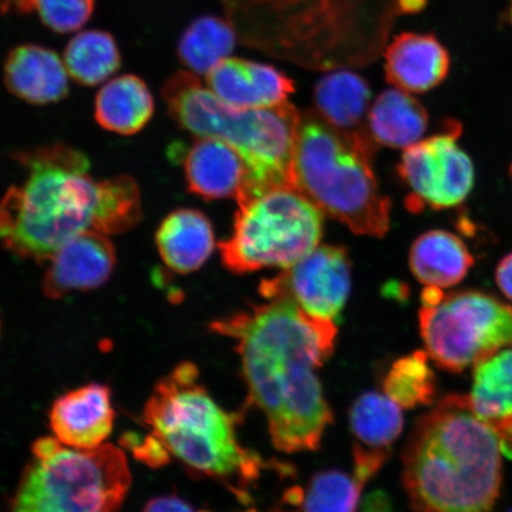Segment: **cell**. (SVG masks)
I'll return each mask as SVG.
<instances>
[{
	"mask_svg": "<svg viewBox=\"0 0 512 512\" xmlns=\"http://www.w3.org/2000/svg\"><path fill=\"white\" fill-rule=\"evenodd\" d=\"M362 489L355 476L324 471L312 478L300 502L304 512H356Z\"/></svg>",
	"mask_w": 512,
	"mask_h": 512,
	"instance_id": "f1b7e54d",
	"label": "cell"
},
{
	"mask_svg": "<svg viewBox=\"0 0 512 512\" xmlns=\"http://www.w3.org/2000/svg\"><path fill=\"white\" fill-rule=\"evenodd\" d=\"M6 88L31 105H50L67 98L69 81L61 57L38 44H22L10 51L4 64Z\"/></svg>",
	"mask_w": 512,
	"mask_h": 512,
	"instance_id": "ac0fdd59",
	"label": "cell"
},
{
	"mask_svg": "<svg viewBox=\"0 0 512 512\" xmlns=\"http://www.w3.org/2000/svg\"><path fill=\"white\" fill-rule=\"evenodd\" d=\"M16 9L24 14L36 11L48 29L69 34L92 17L94 0H19Z\"/></svg>",
	"mask_w": 512,
	"mask_h": 512,
	"instance_id": "f546056e",
	"label": "cell"
},
{
	"mask_svg": "<svg viewBox=\"0 0 512 512\" xmlns=\"http://www.w3.org/2000/svg\"><path fill=\"white\" fill-rule=\"evenodd\" d=\"M451 57L437 37L402 32L384 53V74L390 85L408 93H426L445 81Z\"/></svg>",
	"mask_w": 512,
	"mask_h": 512,
	"instance_id": "e0dca14e",
	"label": "cell"
},
{
	"mask_svg": "<svg viewBox=\"0 0 512 512\" xmlns=\"http://www.w3.org/2000/svg\"><path fill=\"white\" fill-rule=\"evenodd\" d=\"M142 197L138 184L130 176H118L100 182V203L94 230L118 235L136 227L142 220Z\"/></svg>",
	"mask_w": 512,
	"mask_h": 512,
	"instance_id": "4316f807",
	"label": "cell"
},
{
	"mask_svg": "<svg viewBox=\"0 0 512 512\" xmlns=\"http://www.w3.org/2000/svg\"><path fill=\"white\" fill-rule=\"evenodd\" d=\"M419 322L426 354L452 373L512 347V307L483 292L445 294L438 304L422 306Z\"/></svg>",
	"mask_w": 512,
	"mask_h": 512,
	"instance_id": "9c48e42d",
	"label": "cell"
},
{
	"mask_svg": "<svg viewBox=\"0 0 512 512\" xmlns=\"http://www.w3.org/2000/svg\"><path fill=\"white\" fill-rule=\"evenodd\" d=\"M236 35L232 25L216 16H202L189 24L179 38V60L194 74H208L233 53Z\"/></svg>",
	"mask_w": 512,
	"mask_h": 512,
	"instance_id": "484cf974",
	"label": "cell"
},
{
	"mask_svg": "<svg viewBox=\"0 0 512 512\" xmlns=\"http://www.w3.org/2000/svg\"><path fill=\"white\" fill-rule=\"evenodd\" d=\"M427 126L425 107L402 89H387L370 107L368 127L376 144L407 149L420 142Z\"/></svg>",
	"mask_w": 512,
	"mask_h": 512,
	"instance_id": "cb8c5ba5",
	"label": "cell"
},
{
	"mask_svg": "<svg viewBox=\"0 0 512 512\" xmlns=\"http://www.w3.org/2000/svg\"><path fill=\"white\" fill-rule=\"evenodd\" d=\"M313 101L320 117L338 131L374 142L368 127L371 89L362 76L349 70L323 76L313 89Z\"/></svg>",
	"mask_w": 512,
	"mask_h": 512,
	"instance_id": "d6986e66",
	"label": "cell"
},
{
	"mask_svg": "<svg viewBox=\"0 0 512 512\" xmlns=\"http://www.w3.org/2000/svg\"><path fill=\"white\" fill-rule=\"evenodd\" d=\"M401 409L387 395L376 392L364 393L351 408L355 478L363 486L386 463L390 448L403 430Z\"/></svg>",
	"mask_w": 512,
	"mask_h": 512,
	"instance_id": "9a60e30c",
	"label": "cell"
},
{
	"mask_svg": "<svg viewBox=\"0 0 512 512\" xmlns=\"http://www.w3.org/2000/svg\"><path fill=\"white\" fill-rule=\"evenodd\" d=\"M210 330L236 342L249 394L266 415L274 446L316 451L332 424L318 370L335 350L334 320L274 299L216 320Z\"/></svg>",
	"mask_w": 512,
	"mask_h": 512,
	"instance_id": "6da1fadb",
	"label": "cell"
},
{
	"mask_svg": "<svg viewBox=\"0 0 512 512\" xmlns=\"http://www.w3.org/2000/svg\"><path fill=\"white\" fill-rule=\"evenodd\" d=\"M384 393L401 408L430 405L435 395V376L426 352L415 351L393 364L383 383Z\"/></svg>",
	"mask_w": 512,
	"mask_h": 512,
	"instance_id": "83f0119b",
	"label": "cell"
},
{
	"mask_svg": "<svg viewBox=\"0 0 512 512\" xmlns=\"http://www.w3.org/2000/svg\"><path fill=\"white\" fill-rule=\"evenodd\" d=\"M475 260L458 236L431 230L415 240L409 252L414 277L425 286L447 288L460 283Z\"/></svg>",
	"mask_w": 512,
	"mask_h": 512,
	"instance_id": "7402d4cb",
	"label": "cell"
},
{
	"mask_svg": "<svg viewBox=\"0 0 512 512\" xmlns=\"http://www.w3.org/2000/svg\"><path fill=\"white\" fill-rule=\"evenodd\" d=\"M188 190L207 201L234 198L236 202L254 191L251 170L241 153L219 139L198 138L183 153Z\"/></svg>",
	"mask_w": 512,
	"mask_h": 512,
	"instance_id": "4fadbf2b",
	"label": "cell"
},
{
	"mask_svg": "<svg viewBox=\"0 0 512 512\" xmlns=\"http://www.w3.org/2000/svg\"><path fill=\"white\" fill-rule=\"evenodd\" d=\"M375 150L374 142L338 131L316 111L300 113L291 185L352 233L382 238L392 203L374 174Z\"/></svg>",
	"mask_w": 512,
	"mask_h": 512,
	"instance_id": "277c9868",
	"label": "cell"
},
{
	"mask_svg": "<svg viewBox=\"0 0 512 512\" xmlns=\"http://www.w3.org/2000/svg\"><path fill=\"white\" fill-rule=\"evenodd\" d=\"M19 0H0V14L16 9Z\"/></svg>",
	"mask_w": 512,
	"mask_h": 512,
	"instance_id": "836d02e7",
	"label": "cell"
},
{
	"mask_svg": "<svg viewBox=\"0 0 512 512\" xmlns=\"http://www.w3.org/2000/svg\"><path fill=\"white\" fill-rule=\"evenodd\" d=\"M49 420L54 437L64 446L94 450L104 445L115 420L110 388L89 383L70 390L54 402Z\"/></svg>",
	"mask_w": 512,
	"mask_h": 512,
	"instance_id": "5bb4252c",
	"label": "cell"
},
{
	"mask_svg": "<svg viewBox=\"0 0 512 512\" xmlns=\"http://www.w3.org/2000/svg\"><path fill=\"white\" fill-rule=\"evenodd\" d=\"M351 262L347 249L320 246L272 279L262 280L259 291L268 300H290L320 318L339 316L349 298Z\"/></svg>",
	"mask_w": 512,
	"mask_h": 512,
	"instance_id": "8fae6325",
	"label": "cell"
},
{
	"mask_svg": "<svg viewBox=\"0 0 512 512\" xmlns=\"http://www.w3.org/2000/svg\"><path fill=\"white\" fill-rule=\"evenodd\" d=\"M510 172H511V177H512V165H511V170H510Z\"/></svg>",
	"mask_w": 512,
	"mask_h": 512,
	"instance_id": "e575fe53",
	"label": "cell"
},
{
	"mask_svg": "<svg viewBox=\"0 0 512 512\" xmlns=\"http://www.w3.org/2000/svg\"><path fill=\"white\" fill-rule=\"evenodd\" d=\"M143 512H197L190 504L176 496L153 498L146 504Z\"/></svg>",
	"mask_w": 512,
	"mask_h": 512,
	"instance_id": "4dcf8cb0",
	"label": "cell"
},
{
	"mask_svg": "<svg viewBox=\"0 0 512 512\" xmlns=\"http://www.w3.org/2000/svg\"><path fill=\"white\" fill-rule=\"evenodd\" d=\"M508 512H512V509H510Z\"/></svg>",
	"mask_w": 512,
	"mask_h": 512,
	"instance_id": "d590c367",
	"label": "cell"
},
{
	"mask_svg": "<svg viewBox=\"0 0 512 512\" xmlns=\"http://www.w3.org/2000/svg\"><path fill=\"white\" fill-rule=\"evenodd\" d=\"M469 399L473 411L497 433L505 456L512 458V349L477 364Z\"/></svg>",
	"mask_w": 512,
	"mask_h": 512,
	"instance_id": "44dd1931",
	"label": "cell"
},
{
	"mask_svg": "<svg viewBox=\"0 0 512 512\" xmlns=\"http://www.w3.org/2000/svg\"><path fill=\"white\" fill-rule=\"evenodd\" d=\"M9 512H117L131 486L121 448L75 450L55 437L32 446Z\"/></svg>",
	"mask_w": 512,
	"mask_h": 512,
	"instance_id": "52a82bcc",
	"label": "cell"
},
{
	"mask_svg": "<svg viewBox=\"0 0 512 512\" xmlns=\"http://www.w3.org/2000/svg\"><path fill=\"white\" fill-rule=\"evenodd\" d=\"M63 61L74 81L94 87L118 72L121 54L110 32L87 30L68 43Z\"/></svg>",
	"mask_w": 512,
	"mask_h": 512,
	"instance_id": "d4e9b609",
	"label": "cell"
},
{
	"mask_svg": "<svg viewBox=\"0 0 512 512\" xmlns=\"http://www.w3.org/2000/svg\"><path fill=\"white\" fill-rule=\"evenodd\" d=\"M170 117L198 138L233 146L251 170L254 192L291 185V165L300 113L287 104L236 108L204 87L194 73L177 72L164 83Z\"/></svg>",
	"mask_w": 512,
	"mask_h": 512,
	"instance_id": "8992f818",
	"label": "cell"
},
{
	"mask_svg": "<svg viewBox=\"0 0 512 512\" xmlns=\"http://www.w3.org/2000/svg\"><path fill=\"white\" fill-rule=\"evenodd\" d=\"M213 226L195 209H177L165 217L156 233L164 264L179 274L200 270L215 248Z\"/></svg>",
	"mask_w": 512,
	"mask_h": 512,
	"instance_id": "ffe728a7",
	"label": "cell"
},
{
	"mask_svg": "<svg viewBox=\"0 0 512 512\" xmlns=\"http://www.w3.org/2000/svg\"><path fill=\"white\" fill-rule=\"evenodd\" d=\"M496 283L504 296L512 300V253L499 262L496 270Z\"/></svg>",
	"mask_w": 512,
	"mask_h": 512,
	"instance_id": "1f68e13d",
	"label": "cell"
},
{
	"mask_svg": "<svg viewBox=\"0 0 512 512\" xmlns=\"http://www.w3.org/2000/svg\"><path fill=\"white\" fill-rule=\"evenodd\" d=\"M217 98L236 108H268L285 104L296 87L270 64L227 57L207 74Z\"/></svg>",
	"mask_w": 512,
	"mask_h": 512,
	"instance_id": "2e32d148",
	"label": "cell"
},
{
	"mask_svg": "<svg viewBox=\"0 0 512 512\" xmlns=\"http://www.w3.org/2000/svg\"><path fill=\"white\" fill-rule=\"evenodd\" d=\"M155 100L144 80L127 74L107 82L96 95L95 120L105 130L133 136L150 123Z\"/></svg>",
	"mask_w": 512,
	"mask_h": 512,
	"instance_id": "603a6c76",
	"label": "cell"
},
{
	"mask_svg": "<svg viewBox=\"0 0 512 512\" xmlns=\"http://www.w3.org/2000/svg\"><path fill=\"white\" fill-rule=\"evenodd\" d=\"M462 127L448 123L444 132L407 147L398 166L409 192L408 210L451 209L463 203L475 184L472 160L460 149Z\"/></svg>",
	"mask_w": 512,
	"mask_h": 512,
	"instance_id": "30bf717a",
	"label": "cell"
},
{
	"mask_svg": "<svg viewBox=\"0 0 512 512\" xmlns=\"http://www.w3.org/2000/svg\"><path fill=\"white\" fill-rule=\"evenodd\" d=\"M502 445L469 396L448 395L421 416L403 454L416 512H491L502 485Z\"/></svg>",
	"mask_w": 512,
	"mask_h": 512,
	"instance_id": "7a4b0ae2",
	"label": "cell"
},
{
	"mask_svg": "<svg viewBox=\"0 0 512 512\" xmlns=\"http://www.w3.org/2000/svg\"><path fill=\"white\" fill-rule=\"evenodd\" d=\"M427 2L428 0H396V5L401 14L413 15L425 10Z\"/></svg>",
	"mask_w": 512,
	"mask_h": 512,
	"instance_id": "d6a6232c",
	"label": "cell"
},
{
	"mask_svg": "<svg viewBox=\"0 0 512 512\" xmlns=\"http://www.w3.org/2000/svg\"><path fill=\"white\" fill-rule=\"evenodd\" d=\"M44 264V294L57 300L104 285L114 271L117 255L108 235L89 229L64 243Z\"/></svg>",
	"mask_w": 512,
	"mask_h": 512,
	"instance_id": "7c38bea8",
	"label": "cell"
},
{
	"mask_svg": "<svg viewBox=\"0 0 512 512\" xmlns=\"http://www.w3.org/2000/svg\"><path fill=\"white\" fill-rule=\"evenodd\" d=\"M238 204L233 234L219 245L223 265L232 273L285 270L322 239V213L292 185L255 192Z\"/></svg>",
	"mask_w": 512,
	"mask_h": 512,
	"instance_id": "ba28073f",
	"label": "cell"
},
{
	"mask_svg": "<svg viewBox=\"0 0 512 512\" xmlns=\"http://www.w3.org/2000/svg\"><path fill=\"white\" fill-rule=\"evenodd\" d=\"M143 419L151 435L191 473L242 486L259 477L261 459L239 443L235 419L200 382V371L183 362L163 377L147 400Z\"/></svg>",
	"mask_w": 512,
	"mask_h": 512,
	"instance_id": "5b68a950",
	"label": "cell"
},
{
	"mask_svg": "<svg viewBox=\"0 0 512 512\" xmlns=\"http://www.w3.org/2000/svg\"><path fill=\"white\" fill-rule=\"evenodd\" d=\"M22 184L0 200V241L19 259L44 264L64 243L93 229L100 182L89 176L85 153L54 143L21 151Z\"/></svg>",
	"mask_w": 512,
	"mask_h": 512,
	"instance_id": "3957f363",
	"label": "cell"
}]
</instances>
